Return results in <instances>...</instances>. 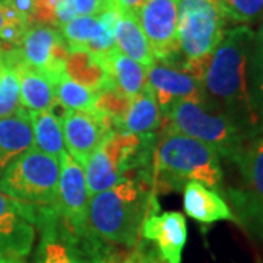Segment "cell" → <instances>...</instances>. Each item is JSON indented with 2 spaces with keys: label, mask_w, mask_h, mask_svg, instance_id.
Masks as SVG:
<instances>
[{
  "label": "cell",
  "mask_w": 263,
  "mask_h": 263,
  "mask_svg": "<svg viewBox=\"0 0 263 263\" xmlns=\"http://www.w3.org/2000/svg\"><path fill=\"white\" fill-rule=\"evenodd\" d=\"M161 124H162V114H161L160 105L157 103L149 85L146 84L139 94L132 98L127 113L123 117L117 132H127L133 135H148V133H154Z\"/></svg>",
  "instance_id": "22"
},
{
  "label": "cell",
  "mask_w": 263,
  "mask_h": 263,
  "mask_svg": "<svg viewBox=\"0 0 263 263\" xmlns=\"http://www.w3.org/2000/svg\"><path fill=\"white\" fill-rule=\"evenodd\" d=\"M227 18L218 0H180L177 46L180 67L200 78L227 32Z\"/></svg>",
  "instance_id": "5"
},
{
  "label": "cell",
  "mask_w": 263,
  "mask_h": 263,
  "mask_svg": "<svg viewBox=\"0 0 263 263\" xmlns=\"http://www.w3.org/2000/svg\"><path fill=\"white\" fill-rule=\"evenodd\" d=\"M130 101L132 98L122 94L116 88H108L97 94L94 110L111 122L114 130H119V126L122 123L123 117L127 113Z\"/></svg>",
  "instance_id": "28"
},
{
  "label": "cell",
  "mask_w": 263,
  "mask_h": 263,
  "mask_svg": "<svg viewBox=\"0 0 263 263\" xmlns=\"http://www.w3.org/2000/svg\"><path fill=\"white\" fill-rule=\"evenodd\" d=\"M155 133L133 135L111 132L85 162L84 171L89 196L108 190L127 179H151V161Z\"/></svg>",
  "instance_id": "4"
},
{
  "label": "cell",
  "mask_w": 263,
  "mask_h": 263,
  "mask_svg": "<svg viewBox=\"0 0 263 263\" xmlns=\"http://www.w3.org/2000/svg\"><path fill=\"white\" fill-rule=\"evenodd\" d=\"M60 158L31 148L0 176V192L32 211L57 206Z\"/></svg>",
  "instance_id": "8"
},
{
  "label": "cell",
  "mask_w": 263,
  "mask_h": 263,
  "mask_svg": "<svg viewBox=\"0 0 263 263\" xmlns=\"http://www.w3.org/2000/svg\"><path fill=\"white\" fill-rule=\"evenodd\" d=\"M12 57L18 70L21 105L29 111L53 110L59 104L54 82L43 72L27 65L19 47L12 48Z\"/></svg>",
  "instance_id": "17"
},
{
  "label": "cell",
  "mask_w": 263,
  "mask_h": 263,
  "mask_svg": "<svg viewBox=\"0 0 263 263\" xmlns=\"http://www.w3.org/2000/svg\"><path fill=\"white\" fill-rule=\"evenodd\" d=\"M224 171L219 155L206 143L177 132L162 130L155 139L151 161L154 193L181 190L189 181L219 189Z\"/></svg>",
  "instance_id": "3"
},
{
  "label": "cell",
  "mask_w": 263,
  "mask_h": 263,
  "mask_svg": "<svg viewBox=\"0 0 263 263\" xmlns=\"http://www.w3.org/2000/svg\"><path fill=\"white\" fill-rule=\"evenodd\" d=\"M184 212L199 224L209 226L219 221H237L224 197L202 183L189 181L183 187Z\"/></svg>",
  "instance_id": "18"
},
{
  "label": "cell",
  "mask_w": 263,
  "mask_h": 263,
  "mask_svg": "<svg viewBox=\"0 0 263 263\" xmlns=\"http://www.w3.org/2000/svg\"><path fill=\"white\" fill-rule=\"evenodd\" d=\"M56 98L66 110H79V111H92L97 92L88 89L84 85L78 84L70 78L62 75L57 79Z\"/></svg>",
  "instance_id": "27"
},
{
  "label": "cell",
  "mask_w": 263,
  "mask_h": 263,
  "mask_svg": "<svg viewBox=\"0 0 263 263\" xmlns=\"http://www.w3.org/2000/svg\"><path fill=\"white\" fill-rule=\"evenodd\" d=\"M65 73L72 81L84 85L97 94L104 89L114 88L103 57L95 56L88 50H69Z\"/></svg>",
  "instance_id": "20"
},
{
  "label": "cell",
  "mask_w": 263,
  "mask_h": 263,
  "mask_svg": "<svg viewBox=\"0 0 263 263\" xmlns=\"http://www.w3.org/2000/svg\"><path fill=\"white\" fill-rule=\"evenodd\" d=\"M151 263H164L160 259V256L157 254V252H154L152 250V253H151Z\"/></svg>",
  "instance_id": "34"
},
{
  "label": "cell",
  "mask_w": 263,
  "mask_h": 263,
  "mask_svg": "<svg viewBox=\"0 0 263 263\" xmlns=\"http://www.w3.org/2000/svg\"><path fill=\"white\" fill-rule=\"evenodd\" d=\"M162 130L177 132L206 143L219 158L238 160L249 135L224 114L206 110L200 103L180 101L162 117Z\"/></svg>",
  "instance_id": "6"
},
{
  "label": "cell",
  "mask_w": 263,
  "mask_h": 263,
  "mask_svg": "<svg viewBox=\"0 0 263 263\" xmlns=\"http://www.w3.org/2000/svg\"><path fill=\"white\" fill-rule=\"evenodd\" d=\"M35 231L31 209L0 192V259L27 257L35 243Z\"/></svg>",
  "instance_id": "14"
},
{
  "label": "cell",
  "mask_w": 263,
  "mask_h": 263,
  "mask_svg": "<svg viewBox=\"0 0 263 263\" xmlns=\"http://www.w3.org/2000/svg\"><path fill=\"white\" fill-rule=\"evenodd\" d=\"M31 148H34V133L29 110L22 107L0 119V176Z\"/></svg>",
  "instance_id": "19"
},
{
  "label": "cell",
  "mask_w": 263,
  "mask_h": 263,
  "mask_svg": "<svg viewBox=\"0 0 263 263\" xmlns=\"http://www.w3.org/2000/svg\"><path fill=\"white\" fill-rule=\"evenodd\" d=\"M146 84L155 95L162 117L180 101L202 103L199 79L180 66L155 62L148 67Z\"/></svg>",
  "instance_id": "15"
},
{
  "label": "cell",
  "mask_w": 263,
  "mask_h": 263,
  "mask_svg": "<svg viewBox=\"0 0 263 263\" xmlns=\"http://www.w3.org/2000/svg\"><path fill=\"white\" fill-rule=\"evenodd\" d=\"M21 105L19 78L12 57V48L5 50V65L0 70V119L16 113Z\"/></svg>",
  "instance_id": "26"
},
{
  "label": "cell",
  "mask_w": 263,
  "mask_h": 263,
  "mask_svg": "<svg viewBox=\"0 0 263 263\" xmlns=\"http://www.w3.org/2000/svg\"><path fill=\"white\" fill-rule=\"evenodd\" d=\"M5 50H6V48L0 44V70H2V67L5 65Z\"/></svg>",
  "instance_id": "35"
},
{
  "label": "cell",
  "mask_w": 263,
  "mask_h": 263,
  "mask_svg": "<svg viewBox=\"0 0 263 263\" xmlns=\"http://www.w3.org/2000/svg\"><path fill=\"white\" fill-rule=\"evenodd\" d=\"M180 0H148L136 16L142 31L149 43L155 62L177 66V24Z\"/></svg>",
  "instance_id": "10"
},
{
  "label": "cell",
  "mask_w": 263,
  "mask_h": 263,
  "mask_svg": "<svg viewBox=\"0 0 263 263\" xmlns=\"http://www.w3.org/2000/svg\"><path fill=\"white\" fill-rule=\"evenodd\" d=\"M148 0H111V5L119 12H133L136 13L143 3Z\"/></svg>",
  "instance_id": "32"
},
{
  "label": "cell",
  "mask_w": 263,
  "mask_h": 263,
  "mask_svg": "<svg viewBox=\"0 0 263 263\" xmlns=\"http://www.w3.org/2000/svg\"><path fill=\"white\" fill-rule=\"evenodd\" d=\"M256 32L247 25L227 29L200 78L202 105L224 114L249 135L262 133L252 94V56Z\"/></svg>",
  "instance_id": "1"
},
{
  "label": "cell",
  "mask_w": 263,
  "mask_h": 263,
  "mask_svg": "<svg viewBox=\"0 0 263 263\" xmlns=\"http://www.w3.org/2000/svg\"><path fill=\"white\" fill-rule=\"evenodd\" d=\"M40 241L34 263H103L113 257V247L89 234H76L62 219L59 206L37 212L34 221Z\"/></svg>",
  "instance_id": "7"
},
{
  "label": "cell",
  "mask_w": 263,
  "mask_h": 263,
  "mask_svg": "<svg viewBox=\"0 0 263 263\" xmlns=\"http://www.w3.org/2000/svg\"><path fill=\"white\" fill-rule=\"evenodd\" d=\"M158 212V200L149 177L127 179L91 196L89 231L108 245L136 247L142 240L145 219Z\"/></svg>",
  "instance_id": "2"
},
{
  "label": "cell",
  "mask_w": 263,
  "mask_h": 263,
  "mask_svg": "<svg viewBox=\"0 0 263 263\" xmlns=\"http://www.w3.org/2000/svg\"><path fill=\"white\" fill-rule=\"evenodd\" d=\"M29 117L34 133V148L43 154L60 158L66 151L60 119L53 110L29 111Z\"/></svg>",
  "instance_id": "24"
},
{
  "label": "cell",
  "mask_w": 263,
  "mask_h": 263,
  "mask_svg": "<svg viewBox=\"0 0 263 263\" xmlns=\"http://www.w3.org/2000/svg\"><path fill=\"white\" fill-rule=\"evenodd\" d=\"M89 192L84 167L65 151L60 155V176L57 186V206L65 224L76 234H89L88 208Z\"/></svg>",
  "instance_id": "11"
},
{
  "label": "cell",
  "mask_w": 263,
  "mask_h": 263,
  "mask_svg": "<svg viewBox=\"0 0 263 263\" xmlns=\"http://www.w3.org/2000/svg\"><path fill=\"white\" fill-rule=\"evenodd\" d=\"M142 238L154 243L164 263H181L183 249L187 241V224L183 214L171 211L149 215L142 228Z\"/></svg>",
  "instance_id": "16"
},
{
  "label": "cell",
  "mask_w": 263,
  "mask_h": 263,
  "mask_svg": "<svg viewBox=\"0 0 263 263\" xmlns=\"http://www.w3.org/2000/svg\"><path fill=\"white\" fill-rule=\"evenodd\" d=\"M103 59L113 86L117 91L129 98H133L145 88L148 75L146 66L123 54L117 47L103 56Z\"/></svg>",
  "instance_id": "21"
},
{
  "label": "cell",
  "mask_w": 263,
  "mask_h": 263,
  "mask_svg": "<svg viewBox=\"0 0 263 263\" xmlns=\"http://www.w3.org/2000/svg\"><path fill=\"white\" fill-rule=\"evenodd\" d=\"M227 21L238 25L263 22V0H218Z\"/></svg>",
  "instance_id": "29"
},
{
  "label": "cell",
  "mask_w": 263,
  "mask_h": 263,
  "mask_svg": "<svg viewBox=\"0 0 263 263\" xmlns=\"http://www.w3.org/2000/svg\"><path fill=\"white\" fill-rule=\"evenodd\" d=\"M151 253L152 250L142 245L141 240V243L135 247L133 253L126 257V263H151Z\"/></svg>",
  "instance_id": "31"
},
{
  "label": "cell",
  "mask_w": 263,
  "mask_h": 263,
  "mask_svg": "<svg viewBox=\"0 0 263 263\" xmlns=\"http://www.w3.org/2000/svg\"><path fill=\"white\" fill-rule=\"evenodd\" d=\"M235 164L240 168L245 187L230 192L231 200L240 221L263 237V136L259 135L247 141Z\"/></svg>",
  "instance_id": "9"
},
{
  "label": "cell",
  "mask_w": 263,
  "mask_h": 263,
  "mask_svg": "<svg viewBox=\"0 0 263 263\" xmlns=\"http://www.w3.org/2000/svg\"><path fill=\"white\" fill-rule=\"evenodd\" d=\"M60 122L63 129L66 151L82 167L97 148L103 143L104 139L111 132H116L111 122L95 110H65Z\"/></svg>",
  "instance_id": "13"
},
{
  "label": "cell",
  "mask_w": 263,
  "mask_h": 263,
  "mask_svg": "<svg viewBox=\"0 0 263 263\" xmlns=\"http://www.w3.org/2000/svg\"><path fill=\"white\" fill-rule=\"evenodd\" d=\"M120 263H126V259H123V260Z\"/></svg>",
  "instance_id": "36"
},
{
  "label": "cell",
  "mask_w": 263,
  "mask_h": 263,
  "mask_svg": "<svg viewBox=\"0 0 263 263\" xmlns=\"http://www.w3.org/2000/svg\"><path fill=\"white\" fill-rule=\"evenodd\" d=\"M76 16L100 15L105 10L114 9L111 0H70Z\"/></svg>",
  "instance_id": "30"
},
{
  "label": "cell",
  "mask_w": 263,
  "mask_h": 263,
  "mask_svg": "<svg viewBox=\"0 0 263 263\" xmlns=\"http://www.w3.org/2000/svg\"><path fill=\"white\" fill-rule=\"evenodd\" d=\"M114 38H116V47L123 54L146 67L155 63V57L152 54L149 43L139 25L136 13L120 12V16L117 19L114 28Z\"/></svg>",
  "instance_id": "23"
},
{
  "label": "cell",
  "mask_w": 263,
  "mask_h": 263,
  "mask_svg": "<svg viewBox=\"0 0 263 263\" xmlns=\"http://www.w3.org/2000/svg\"><path fill=\"white\" fill-rule=\"evenodd\" d=\"M0 263H27L24 259H19V257H2Z\"/></svg>",
  "instance_id": "33"
},
{
  "label": "cell",
  "mask_w": 263,
  "mask_h": 263,
  "mask_svg": "<svg viewBox=\"0 0 263 263\" xmlns=\"http://www.w3.org/2000/svg\"><path fill=\"white\" fill-rule=\"evenodd\" d=\"M24 62L47 75L54 84L65 75L69 47L60 31L48 25H31L19 46Z\"/></svg>",
  "instance_id": "12"
},
{
  "label": "cell",
  "mask_w": 263,
  "mask_h": 263,
  "mask_svg": "<svg viewBox=\"0 0 263 263\" xmlns=\"http://www.w3.org/2000/svg\"><path fill=\"white\" fill-rule=\"evenodd\" d=\"M29 27L28 16L19 12L13 0H0V44L3 47H19Z\"/></svg>",
  "instance_id": "25"
}]
</instances>
